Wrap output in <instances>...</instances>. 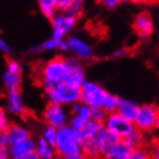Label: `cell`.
I'll return each mask as SVG.
<instances>
[{
    "mask_svg": "<svg viewBox=\"0 0 159 159\" xmlns=\"http://www.w3.org/2000/svg\"><path fill=\"white\" fill-rule=\"evenodd\" d=\"M68 70V58L64 56H56L39 65L36 69V79L43 91H45L56 84L65 82Z\"/></svg>",
    "mask_w": 159,
    "mask_h": 159,
    "instance_id": "obj_1",
    "label": "cell"
},
{
    "mask_svg": "<svg viewBox=\"0 0 159 159\" xmlns=\"http://www.w3.org/2000/svg\"><path fill=\"white\" fill-rule=\"evenodd\" d=\"M54 148L57 157L59 158H85L82 151V139L76 130H74L69 125L58 129V135Z\"/></svg>",
    "mask_w": 159,
    "mask_h": 159,
    "instance_id": "obj_2",
    "label": "cell"
},
{
    "mask_svg": "<svg viewBox=\"0 0 159 159\" xmlns=\"http://www.w3.org/2000/svg\"><path fill=\"white\" fill-rule=\"evenodd\" d=\"M45 96L48 102L57 103L64 106H71L80 101L81 93L80 88L69 85L66 82H61L45 90Z\"/></svg>",
    "mask_w": 159,
    "mask_h": 159,
    "instance_id": "obj_3",
    "label": "cell"
},
{
    "mask_svg": "<svg viewBox=\"0 0 159 159\" xmlns=\"http://www.w3.org/2000/svg\"><path fill=\"white\" fill-rule=\"evenodd\" d=\"M81 98L80 101L87 104L91 108L102 107L108 97L109 93L99 84L85 80L80 87Z\"/></svg>",
    "mask_w": 159,
    "mask_h": 159,
    "instance_id": "obj_4",
    "label": "cell"
},
{
    "mask_svg": "<svg viewBox=\"0 0 159 159\" xmlns=\"http://www.w3.org/2000/svg\"><path fill=\"white\" fill-rule=\"evenodd\" d=\"M77 18L68 12H58L51 20L52 35L51 38L55 40H65L66 36L70 34L77 24Z\"/></svg>",
    "mask_w": 159,
    "mask_h": 159,
    "instance_id": "obj_5",
    "label": "cell"
},
{
    "mask_svg": "<svg viewBox=\"0 0 159 159\" xmlns=\"http://www.w3.org/2000/svg\"><path fill=\"white\" fill-rule=\"evenodd\" d=\"M70 114L67 110L66 106L48 102L43 112V120L45 125L61 128L69 125Z\"/></svg>",
    "mask_w": 159,
    "mask_h": 159,
    "instance_id": "obj_6",
    "label": "cell"
},
{
    "mask_svg": "<svg viewBox=\"0 0 159 159\" xmlns=\"http://www.w3.org/2000/svg\"><path fill=\"white\" fill-rule=\"evenodd\" d=\"M159 118V106L156 104H144L140 106L139 113L134 120V125L143 132H151L155 128Z\"/></svg>",
    "mask_w": 159,
    "mask_h": 159,
    "instance_id": "obj_7",
    "label": "cell"
},
{
    "mask_svg": "<svg viewBox=\"0 0 159 159\" xmlns=\"http://www.w3.org/2000/svg\"><path fill=\"white\" fill-rule=\"evenodd\" d=\"M102 125L105 129L118 136L120 139H123L135 127L132 121L125 119L117 111L107 114Z\"/></svg>",
    "mask_w": 159,
    "mask_h": 159,
    "instance_id": "obj_8",
    "label": "cell"
},
{
    "mask_svg": "<svg viewBox=\"0 0 159 159\" xmlns=\"http://www.w3.org/2000/svg\"><path fill=\"white\" fill-rule=\"evenodd\" d=\"M36 140L30 136L20 142L9 145V155L14 159H39L36 153Z\"/></svg>",
    "mask_w": 159,
    "mask_h": 159,
    "instance_id": "obj_9",
    "label": "cell"
},
{
    "mask_svg": "<svg viewBox=\"0 0 159 159\" xmlns=\"http://www.w3.org/2000/svg\"><path fill=\"white\" fill-rule=\"evenodd\" d=\"M68 51L73 54V57L79 59L80 61L90 60L93 57V48L92 45L76 36H70L66 40Z\"/></svg>",
    "mask_w": 159,
    "mask_h": 159,
    "instance_id": "obj_10",
    "label": "cell"
},
{
    "mask_svg": "<svg viewBox=\"0 0 159 159\" xmlns=\"http://www.w3.org/2000/svg\"><path fill=\"white\" fill-rule=\"evenodd\" d=\"M69 63V70L67 73L65 82L69 85L80 88L81 85L86 80V72L81 61L75 57L68 58Z\"/></svg>",
    "mask_w": 159,
    "mask_h": 159,
    "instance_id": "obj_11",
    "label": "cell"
},
{
    "mask_svg": "<svg viewBox=\"0 0 159 159\" xmlns=\"http://www.w3.org/2000/svg\"><path fill=\"white\" fill-rule=\"evenodd\" d=\"M6 111L16 117H24L27 108L20 89L9 90L6 97Z\"/></svg>",
    "mask_w": 159,
    "mask_h": 159,
    "instance_id": "obj_12",
    "label": "cell"
},
{
    "mask_svg": "<svg viewBox=\"0 0 159 159\" xmlns=\"http://www.w3.org/2000/svg\"><path fill=\"white\" fill-rule=\"evenodd\" d=\"M96 141L98 144L100 157L107 158L110 152H112V149L121 141V139H120L118 136L111 133L103 127L97 135Z\"/></svg>",
    "mask_w": 159,
    "mask_h": 159,
    "instance_id": "obj_13",
    "label": "cell"
},
{
    "mask_svg": "<svg viewBox=\"0 0 159 159\" xmlns=\"http://www.w3.org/2000/svg\"><path fill=\"white\" fill-rule=\"evenodd\" d=\"M133 28L140 38H148L154 31V23L151 14L147 11L140 12L133 20Z\"/></svg>",
    "mask_w": 159,
    "mask_h": 159,
    "instance_id": "obj_14",
    "label": "cell"
},
{
    "mask_svg": "<svg viewBox=\"0 0 159 159\" xmlns=\"http://www.w3.org/2000/svg\"><path fill=\"white\" fill-rule=\"evenodd\" d=\"M5 134L8 140V146L15 144L16 142H20L23 139L32 136L30 130L26 126L20 124H12V123L6 129Z\"/></svg>",
    "mask_w": 159,
    "mask_h": 159,
    "instance_id": "obj_15",
    "label": "cell"
},
{
    "mask_svg": "<svg viewBox=\"0 0 159 159\" xmlns=\"http://www.w3.org/2000/svg\"><path fill=\"white\" fill-rule=\"evenodd\" d=\"M54 50H59L66 52L68 51V46H67V42L66 40H55L53 38H50L48 40H46L43 43L34 46V48H30L29 53L31 54H38L43 51H54Z\"/></svg>",
    "mask_w": 159,
    "mask_h": 159,
    "instance_id": "obj_16",
    "label": "cell"
},
{
    "mask_svg": "<svg viewBox=\"0 0 159 159\" xmlns=\"http://www.w3.org/2000/svg\"><path fill=\"white\" fill-rule=\"evenodd\" d=\"M139 109H140V106L136 102L132 100L125 99V98H120L117 112L120 116H123L125 119L134 123V120H136L138 116Z\"/></svg>",
    "mask_w": 159,
    "mask_h": 159,
    "instance_id": "obj_17",
    "label": "cell"
},
{
    "mask_svg": "<svg viewBox=\"0 0 159 159\" xmlns=\"http://www.w3.org/2000/svg\"><path fill=\"white\" fill-rule=\"evenodd\" d=\"M121 142L125 146H127L130 149H134L140 147L146 146L145 132L141 131L137 127H134L126 136L121 139Z\"/></svg>",
    "mask_w": 159,
    "mask_h": 159,
    "instance_id": "obj_18",
    "label": "cell"
},
{
    "mask_svg": "<svg viewBox=\"0 0 159 159\" xmlns=\"http://www.w3.org/2000/svg\"><path fill=\"white\" fill-rule=\"evenodd\" d=\"M36 153L39 159H53L57 157L54 146L40 137L36 142Z\"/></svg>",
    "mask_w": 159,
    "mask_h": 159,
    "instance_id": "obj_19",
    "label": "cell"
},
{
    "mask_svg": "<svg viewBox=\"0 0 159 159\" xmlns=\"http://www.w3.org/2000/svg\"><path fill=\"white\" fill-rule=\"evenodd\" d=\"M103 128V125L100 121H97L93 120H90L82 127V129L78 132L82 140H87L97 137L98 132Z\"/></svg>",
    "mask_w": 159,
    "mask_h": 159,
    "instance_id": "obj_20",
    "label": "cell"
},
{
    "mask_svg": "<svg viewBox=\"0 0 159 159\" xmlns=\"http://www.w3.org/2000/svg\"><path fill=\"white\" fill-rule=\"evenodd\" d=\"M3 84L6 89L9 90H15L20 89L22 83V73L12 72L6 70L3 74Z\"/></svg>",
    "mask_w": 159,
    "mask_h": 159,
    "instance_id": "obj_21",
    "label": "cell"
},
{
    "mask_svg": "<svg viewBox=\"0 0 159 159\" xmlns=\"http://www.w3.org/2000/svg\"><path fill=\"white\" fill-rule=\"evenodd\" d=\"M82 151L85 158H98L100 157L96 137L92 139L82 140Z\"/></svg>",
    "mask_w": 159,
    "mask_h": 159,
    "instance_id": "obj_22",
    "label": "cell"
},
{
    "mask_svg": "<svg viewBox=\"0 0 159 159\" xmlns=\"http://www.w3.org/2000/svg\"><path fill=\"white\" fill-rule=\"evenodd\" d=\"M131 152L127 146H125L123 142H120L110 152L108 155V159H131Z\"/></svg>",
    "mask_w": 159,
    "mask_h": 159,
    "instance_id": "obj_23",
    "label": "cell"
},
{
    "mask_svg": "<svg viewBox=\"0 0 159 159\" xmlns=\"http://www.w3.org/2000/svg\"><path fill=\"white\" fill-rule=\"evenodd\" d=\"M70 114L76 115L85 120H90L92 119V108L82 101H78L71 105Z\"/></svg>",
    "mask_w": 159,
    "mask_h": 159,
    "instance_id": "obj_24",
    "label": "cell"
},
{
    "mask_svg": "<svg viewBox=\"0 0 159 159\" xmlns=\"http://www.w3.org/2000/svg\"><path fill=\"white\" fill-rule=\"evenodd\" d=\"M38 4L42 14L48 20H51L58 13L57 8L52 0H38Z\"/></svg>",
    "mask_w": 159,
    "mask_h": 159,
    "instance_id": "obj_25",
    "label": "cell"
},
{
    "mask_svg": "<svg viewBox=\"0 0 159 159\" xmlns=\"http://www.w3.org/2000/svg\"><path fill=\"white\" fill-rule=\"evenodd\" d=\"M57 135H58V128L48 125H45V127H43L42 131L41 137L44 139L46 142H48L49 144L54 146L56 139H57Z\"/></svg>",
    "mask_w": 159,
    "mask_h": 159,
    "instance_id": "obj_26",
    "label": "cell"
},
{
    "mask_svg": "<svg viewBox=\"0 0 159 159\" xmlns=\"http://www.w3.org/2000/svg\"><path fill=\"white\" fill-rule=\"evenodd\" d=\"M85 1L86 0H71L70 6L68 7L67 11L69 14L79 17L84 11V6H85Z\"/></svg>",
    "mask_w": 159,
    "mask_h": 159,
    "instance_id": "obj_27",
    "label": "cell"
},
{
    "mask_svg": "<svg viewBox=\"0 0 159 159\" xmlns=\"http://www.w3.org/2000/svg\"><path fill=\"white\" fill-rule=\"evenodd\" d=\"M119 101H120V98H118L117 96H114V95H111V93H109L108 97L106 98V99L104 101L102 108L106 111L107 114L113 113V112L117 111V108H118V105H119Z\"/></svg>",
    "mask_w": 159,
    "mask_h": 159,
    "instance_id": "obj_28",
    "label": "cell"
},
{
    "mask_svg": "<svg viewBox=\"0 0 159 159\" xmlns=\"http://www.w3.org/2000/svg\"><path fill=\"white\" fill-rule=\"evenodd\" d=\"M148 158H151V154H149V149L147 145L132 149L131 159H148Z\"/></svg>",
    "mask_w": 159,
    "mask_h": 159,
    "instance_id": "obj_29",
    "label": "cell"
},
{
    "mask_svg": "<svg viewBox=\"0 0 159 159\" xmlns=\"http://www.w3.org/2000/svg\"><path fill=\"white\" fill-rule=\"evenodd\" d=\"M10 158L8 148V140L5 132H0V159Z\"/></svg>",
    "mask_w": 159,
    "mask_h": 159,
    "instance_id": "obj_30",
    "label": "cell"
},
{
    "mask_svg": "<svg viewBox=\"0 0 159 159\" xmlns=\"http://www.w3.org/2000/svg\"><path fill=\"white\" fill-rule=\"evenodd\" d=\"M6 70L12 71V72H17V73H22L23 72V67L22 65L17 62L15 59H8L6 63Z\"/></svg>",
    "mask_w": 159,
    "mask_h": 159,
    "instance_id": "obj_31",
    "label": "cell"
},
{
    "mask_svg": "<svg viewBox=\"0 0 159 159\" xmlns=\"http://www.w3.org/2000/svg\"><path fill=\"white\" fill-rule=\"evenodd\" d=\"M10 124L11 121L7 115L6 109L0 106V132H5Z\"/></svg>",
    "mask_w": 159,
    "mask_h": 159,
    "instance_id": "obj_32",
    "label": "cell"
},
{
    "mask_svg": "<svg viewBox=\"0 0 159 159\" xmlns=\"http://www.w3.org/2000/svg\"><path fill=\"white\" fill-rule=\"evenodd\" d=\"M106 116H107L106 111L102 107L92 108V120L103 123V120L106 118Z\"/></svg>",
    "mask_w": 159,
    "mask_h": 159,
    "instance_id": "obj_33",
    "label": "cell"
},
{
    "mask_svg": "<svg viewBox=\"0 0 159 159\" xmlns=\"http://www.w3.org/2000/svg\"><path fill=\"white\" fill-rule=\"evenodd\" d=\"M52 1L57 8L58 12H66L71 0H52Z\"/></svg>",
    "mask_w": 159,
    "mask_h": 159,
    "instance_id": "obj_34",
    "label": "cell"
},
{
    "mask_svg": "<svg viewBox=\"0 0 159 159\" xmlns=\"http://www.w3.org/2000/svg\"><path fill=\"white\" fill-rule=\"evenodd\" d=\"M149 149V154H151V158L159 159V140H155V141L148 147Z\"/></svg>",
    "mask_w": 159,
    "mask_h": 159,
    "instance_id": "obj_35",
    "label": "cell"
},
{
    "mask_svg": "<svg viewBox=\"0 0 159 159\" xmlns=\"http://www.w3.org/2000/svg\"><path fill=\"white\" fill-rule=\"evenodd\" d=\"M98 1L108 10H113L120 4V0H98Z\"/></svg>",
    "mask_w": 159,
    "mask_h": 159,
    "instance_id": "obj_36",
    "label": "cell"
},
{
    "mask_svg": "<svg viewBox=\"0 0 159 159\" xmlns=\"http://www.w3.org/2000/svg\"><path fill=\"white\" fill-rule=\"evenodd\" d=\"M0 51L4 54H10L12 52V48L7 41L0 38Z\"/></svg>",
    "mask_w": 159,
    "mask_h": 159,
    "instance_id": "obj_37",
    "label": "cell"
},
{
    "mask_svg": "<svg viewBox=\"0 0 159 159\" xmlns=\"http://www.w3.org/2000/svg\"><path fill=\"white\" fill-rule=\"evenodd\" d=\"M125 55H127V49L125 48H120L113 52V56L116 58H123Z\"/></svg>",
    "mask_w": 159,
    "mask_h": 159,
    "instance_id": "obj_38",
    "label": "cell"
},
{
    "mask_svg": "<svg viewBox=\"0 0 159 159\" xmlns=\"http://www.w3.org/2000/svg\"><path fill=\"white\" fill-rule=\"evenodd\" d=\"M128 1L132 2V3H134V4L143 5V4H151V3L156 2L157 0H128Z\"/></svg>",
    "mask_w": 159,
    "mask_h": 159,
    "instance_id": "obj_39",
    "label": "cell"
},
{
    "mask_svg": "<svg viewBox=\"0 0 159 159\" xmlns=\"http://www.w3.org/2000/svg\"><path fill=\"white\" fill-rule=\"evenodd\" d=\"M155 128H157V129H159V118H158V120H157V123H156V125H155Z\"/></svg>",
    "mask_w": 159,
    "mask_h": 159,
    "instance_id": "obj_40",
    "label": "cell"
},
{
    "mask_svg": "<svg viewBox=\"0 0 159 159\" xmlns=\"http://www.w3.org/2000/svg\"><path fill=\"white\" fill-rule=\"evenodd\" d=\"M158 51H159V48H158Z\"/></svg>",
    "mask_w": 159,
    "mask_h": 159,
    "instance_id": "obj_41",
    "label": "cell"
},
{
    "mask_svg": "<svg viewBox=\"0 0 159 159\" xmlns=\"http://www.w3.org/2000/svg\"><path fill=\"white\" fill-rule=\"evenodd\" d=\"M157 1H158V2H159V0H157Z\"/></svg>",
    "mask_w": 159,
    "mask_h": 159,
    "instance_id": "obj_42",
    "label": "cell"
}]
</instances>
